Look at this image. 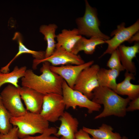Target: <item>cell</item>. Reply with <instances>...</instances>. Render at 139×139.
<instances>
[{"label":"cell","instance_id":"28","mask_svg":"<svg viewBox=\"0 0 139 139\" xmlns=\"http://www.w3.org/2000/svg\"><path fill=\"white\" fill-rule=\"evenodd\" d=\"M75 139H92L89 134L82 128L79 130L75 135Z\"/></svg>","mask_w":139,"mask_h":139},{"label":"cell","instance_id":"5","mask_svg":"<svg viewBox=\"0 0 139 139\" xmlns=\"http://www.w3.org/2000/svg\"><path fill=\"white\" fill-rule=\"evenodd\" d=\"M62 95L65 105V109L72 108L75 109L77 106L87 109L89 114L99 111L100 105L88 98L80 92L70 88L64 80L62 85Z\"/></svg>","mask_w":139,"mask_h":139},{"label":"cell","instance_id":"29","mask_svg":"<svg viewBox=\"0 0 139 139\" xmlns=\"http://www.w3.org/2000/svg\"><path fill=\"white\" fill-rule=\"evenodd\" d=\"M139 31L132 36L127 41L129 43H131L133 42H139Z\"/></svg>","mask_w":139,"mask_h":139},{"label":"cell","instance_id":"14","mask_svg":"<svg viewBox=\"0 0 139 139\" xmlns=\"http://www.w3.org/2000/svg\"><path fill=\"white\" fill-rule=\"evenodd\" d=\"M121 63L126 71L136 74V68L133 60L139 52V42H136L131 46L121 45L118 48Z\"/></svg>","mask_w":139,"mask_h":139},{"label":"cell","instance_id":"6","mask_svg":"<svg viewBox=\"0 0 139 139\" xmlns=\"http://www.w3.org/2000/svg\"><path fill=\"white\" fill-rule=\"evenodd\" d=\"M100 67L93 64L83 69L77 77L73 88L91 100L93 90L99 86L97 74Z\"/></svg>","mask_w":139,"mask_h":139},{"label":"cell","instance_id":"16","mask_svg":"<svg viewBox=\"0 0 139 139\" xmlns=\"http://www.w3.org/2000/svg\"><path fill=\"white\" fill-rule=\"evenodd\" d=\"M82 36L79 34L77 28L72 30L64 29L61 33L56 35L57 42L56 48L61 47L71 52L74 46Z\"/></svg>","mask_w":139,"mask_h":139},{"label":"cell","instance_id":"15","mask_svg":"<svg viewBox=\"0 0 139 139\" xmlns=\"http://www.w3.org/2000/svg\"><path fill=\"white\" fill-rule=\"evenodd\" d=\"M124 76L123 81L117 84L114 91L118 95L127 96L131 100L139 97V85L131 82L135 79V75L126 71Z\"/></svg>","mask_w":139,"mask_h":139},{"label":"cell","instance_id":"27","mask_svg":"<svg viewBox=\"0 0 139 139\" xmlns=\"http://www.w3.org/2000/svg\"><path fill=\"white\" fill-rule=\"evenodd\" d=\"M131 100L127 107L126 112H132L139 109V97Z\"/></svg>","mask_w":139,"mask_h":139},{"label":"cell","instance_id":"30","mask_svg":"<svg viewBox=\"0 0 139 139\" xmlns=\"http://www.w3.org/2000/svg\"><path fill=\"white\" fill-rule=\"evenodd\" d=\"M121 139H128V138L125 136H124L122 137Z\"/></svg>","mask_w":139,"mask_h":139},{"label":"cell","instance_id":"8","mask_svg":"<svg viewBox=\"0 0 139 139\" xmlns=\"http://www.w3.org/2000/svg\"><path fill=\"white\" fill-rule=\"evenodd\" d=\"M2 103L11 117H17L27 110L22 101L19 88L8 84L0 93Z\"/></svg>","mask_w":139,"mask_h":139},{"label":"cell","instance_id":"17","mask_svg":"<svg viewBox=\"0 0 139 139\" xmlns=\"http://www.w3.org/2000/svg\"><path fill=\"white\" fill-rule=\"evenodd\" d=\"M14 40L17 41L19 45V49L17 53L12 59L5 66L2 67L0 71L3 73H7L10 71V67L13 62L18 57L23 54L27 53L32 55L34 59L41 60L45 58V51H36L29 49L23 43L22 36L19 32H16L13 38Z\"/></svg>","mask_w":139,"mask_h":139},{"label":"cell","instance_id":"11","mask_svg":"<svg viewBox=\"0 0 139 139\" xmlns=\"http://www.w3.org/2000/svg\"><path fill=\"white\" fill-rule=\"evenodd\" d=\"M94 61H90L80 65H67L60 66L50 65L51 71L60 76L68 85L73 89L76 80L81 72L84 69L93 64Z\"/></svg>","mask_w":139,"mask_h":139},{"label":"cell","instance_id":"7","mask_svg":"<svg viewBox=\"0 0 139 139\" xmlns=\"http://www.w3.org/2000/svg\"><path fill=\"white\" fill-rule=\"evenodd\" d=\"M65 109V105L62 95L49 93L44 95L40 114L48 122L55 123L59 120Z\"/></svg>","mask_w":139,"mask_h":139},{"label":"cell","instance_id":"22","mask_svg":"<svg viewBox=\"0 0 139 139\" xmlns=\"http://www.w3.org/2000/svg\"><path fill=\"white\" fill-rule=\"evenodd\" d=\"M27 70L26 66L20 67L16 66L11 72L3 73L0 71V88L7 83L19 88L20 86L18 84L19 80L24 76Z\"/></svg>","mask_w":139,"mask_h":139},{"label":"cell","instance_id":"3","mask_svg":"<svg viewBox=\"0 0 139 139\" xmlns=\"http://www.w3.org/2000/svg\"><path fill=\"white\" fill-rule=\"evenodd\" d=\"M10 122L12 126L18 128L20 139L37 133L41 134L49 127V122L40 114L27 111L21 115L11 117Z\"/></svg>","mask_w":139,"mask_h":139},{"label":"cell","instance_id":"2","mask_svg":"<svg viewBox=\"0 0 139 139\" xmlns=\"http://www.w3.org/2000/svg\"><path fill=\"white\" fill-rule=\"evenodd\" d=\"M91 100L104 106L103 111L95 117V119L111 115L124 117L126 115V108L131 101L128 97H121L110 89L100 86L93 90Z\"/></svg>","mask_w":139,"mask_h":139},{"label":"cell","instance_id":"24","mask_svg":"<svg viewBox=\"0 0 139 139\" xmlns=\"http://www.w3.org/2000/svg\"><path fill=\"white\" fill-rule=\"evenodd\" d=\"M108 61L107 66L109 69H114L120 72L125 70L121 62L120 55L118 48L113 51Z\"/></svg>","mask_w":139,"mask_h":139},{"label":"cell","instance_id":"19","mask_svg":"<svg viewBox=\"0 0 139 139\" xmlns=\"http://www.w3.org/2000/svg\"><path fill=\"white\" fill-rule=\"evenodd\" d=\"M105 43V41L100 38L92 37L87 39L82 36L72 49L71 52L77 55L80 51H83L88 55H91L98 45Z\"/></svg>","mask_w":139,"mask_h":139},{"label":"cell","instance_id":"4","mask_svg":"<svg viewBox=\"0 0 139 139\" xmlns=\"http://www.w3.org/2000/svg\"><path fill=\"white\" fill-rule=\"evenodd\" d=\"M85 2L84 15L76 20L79 34L88 37H95L104 41L110 39V37L103 33L100 29V22L98 17L97 9L92 7L87 0Z\"/></svg>","mask_w":139,"mask_h":139},{"label":"cell","instance_id":"1","mask_svg":"<svg viewBox=\"0 0 139 139\" xmlns=\"http://www.w3.org/2000/svg\"><path fill=\"white\" fill-rule=\"evenodd\" d=\"M50 64L46 61L42 63L40 70L41 73L38 75L31 69L27 70L22 78V86L32 89L44 95L55 93L62 95L63 79L51 71Z\"/></svg>","mask_w":139,"mask_h":139},{"label":"cell","instance_id":"31","mask_svg":"<svg viewBox=\"0 0 139 139\" xmlns=\"http://www.w3.org/2000/svg\"><path fill=\"white\" fill-rule=\"evenodd\" d=\"M59 139H66L63 136H61L60 138H59Z\"/></svg>","mask_w":139,"mask_h":139},{"label":"cell","instance_id":"9","mask_svg":"<svg viewBox=\"0 0 139 139\" xmlns=\"http://www.w3.org/2000/svg\"><path fill=\"white\" fill-rule=\"evenodd\" d=\"M125 23L123 22L117 25V29L112 32L110 34L111 36H113V38L105 41V43L108 44V47L99 58L106 54H111L123 43L127 41L132 36L139 31L138 19L128 27H125Z\"/></svg>","mask_w":139,"mask_h":139},{"label":"cell","instance_id":"20","mask_svg":"<svg viewBox=\"0 0 139 139\" xmlns=\"http://www.w3.org/2000/svg\"><path fill=\"white\" fill-rule=\"evenodd\" d=\"M57 28V25L54 23L48 25H43L40 27V32L44 35V39L47 42L45 58L51 56L56 49V43L55 39L56 38V35L55 32Z\"/></svg>","mask_w":139,"mask_h":139},{"label":"cell","instance_id":"10","mask_svg":"<svg viewBox=\"0 0 139 139\" xmlns=\"http://www.w3.org/2000/svg\"><path fill=\"white\" fill-rule=\"evenodd\" d=\"M46 61L54 66L72 64L80 65L85 63L80 55L67 51L61 47L56 48L53 54L48 58L41 60L34 59L33 68L36 69L39 64Z\"/></svg>","mask_w":139,"mask_h":139},{"label":"cell","instance_id":"26","mask_svg":"<svg viewBox=\"0 0 139 139\" xmlns=\"http://www.w3.org/2000/svg\"><path fill=\"white\" fill-rule=\"evenodd\" d=\"M18 128L16 126H13L7 133H0V139H20L18 134Z\"/></svg>","mask_w":139,"mask_h":139},{"label":"cell","instance_id":"13","mask_svg":"<svg viewBox=\"0 0 139 139\" xmlns=\"http://www.w3.org/2000/svg\"><path fill=\"white\" fill-rule=\"evenodd\" d=\"M60 125L55 136H61L66 139H75V135L79 130L78 119L70 113L65 111L59 119Z\"/></svg>","mask_w":139,"mask_h":139},{"label":"cell","instance_id":"23","mask_svg":"<svg viewBox=\"0 0 139 139\" xmlns=\"http://www.w3.org/2000/svg\"><path fill=\"white\" fill-rule=\"evenodd\" d=\"M11 117L4 106L0 96V133H7L12 128L10 122Z\"/></svg>","mask_w":139,"mask_h":139},{"label":"cell","instance_id":"12","mask_svg":"<svg viewBox=\"0 0 139 139\" xmlns=\"http://www.w3.org/2000/svg\"><path fill=\"white\" fill-rule=\"evenodd\" d=\"M22 100L27 111L40 114L42 109L44 95L30 88L26 87L19 88Z\"/></svg>","mask_w":139,"mask_h":139},{"label":"cell","instance_id":"21","mask_svg":"<svg viewBox=\"0 0 139 139\" xmlns=\"http://www.w3.org/2000/svg\"><path fill=\"white\" fill-rule=\"evenodd\" d=\"M82 129L91 135L92 139H121L119 133L114 132L112 127L105 124H102L99 128L93 129L83 127Z\"/></svg>","mask_w":139,"mask_h":139},{"label":"cell","instance_id":"18","mask_svg":"<svg viewBox=\"0 0 139 139\" xmlns=\"http://www.w3.org/2000/svg\"><path fill=\"white\" fill-rule=\"evenodd\" d=\"M120 72L115 69L100 68L97 74L99 86L107 88L114 91L117 84L116 79Z\"/></svg>","mask_w":139,"mask_h":139},{"label":"cell","instance_id":"25","mask_svg":"<svg viewBox=\"0 0 139 139\" xmlns=\"http://www.w3.org/2000/svg\"><path fill=\"white\" fill-rule=\"evenodd\" d=\"M57 129L54 127H49L40 135L36 136H28L20 139H59V138L55 136H52L56 133Z\"/></svg>","mask_w":139,"mask_h":139}]
</instances>
